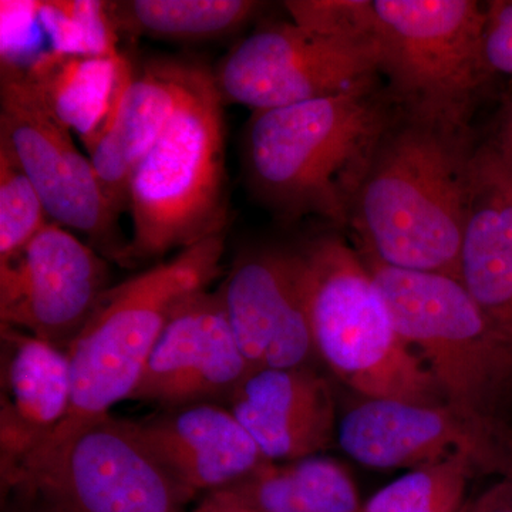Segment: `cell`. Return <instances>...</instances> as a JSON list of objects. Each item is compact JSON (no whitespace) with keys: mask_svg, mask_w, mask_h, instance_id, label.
I'll list each match as a JSON object with an SVG mask.
<instances>
[{"mask_svg":"<svg viewBox=\"0 0 512 512\" xmlns=\"http://www.w3.org/2000/svg\"><path fill=\"white\" fill-rule=\"evenodd\" d=\"M0 146L35 185L50 221L86 235L104 258L130 265L128 242L117 234V215L90 158L46 106L25 67L9 60H2L0 74Z\"/></svg>","mask_w":512,"mask_h":512,"instance_id":"ba28073f","label":"cell"},{"mask_svg":"<svg viewBox=\"0 0 512 512\" xmlns=\"http://www.w3.org/2000/svg\"><path fill=\"white\" fill-rule=\"evenodd\" d=\"M384 83L252 111L242 141L249 191L282 221L349 227L380 141L399 116Z\"/></svg>","mask_w":512,"mask_h":512,"instance_id":"6da1fadb","label":"cell"},{"mask_svg":"<svg viewBox=\"0 0 512 512\" xmlns=\"http://www.w3.org/2000/svg\"><path fill=\"white\" fill-rule=\"evenodd\" d=\"M476 148L471 130L400 111L353 202L348 228L357 251L394 268L458 278Z\"/></svg>","mask_w":512,"mask_h":512,"instance_id":"7a4b0ae2","label":"cell"},{"mask_svg":"<svg viewBox=\"0 0 512 512\" xmlns=\"http://www.w3.org/2000/svg\"><path fill=\"white\" fill-rule=\"evenodd\" d=\"M178 79L173 117L131 184L130 264L183 251L227 221L224 100L201 64L178 62Z\"/></svg>","mask_w":512,"mask_h":512,"instance_id":"277c9868","label":"cell"},{"mask_svg":"<svg viewBox=\"0 0 512 512\" xmlns=\"http://www.w3.org/2000/svg\"><path fill=\"white\" fill-rule=\"evenodd\" d=\"M49 222L35 185L0 146V262L19 255Z\"/></svg>","mask_w":512,"mask_h":512,"instance_id":"cb8c5ba5","label":"cell"},{"mask_svg":"<svg viewBox=\"0 0 512 512\" xmlns=\"http://www.w3.org/2000/svg\"><path fill=\"white\" fill-rule=\"evenodd\" d=\"M19 490L36 491L62 512H183L194 498L151 456L127 419L110 414L40 461L13 491Z\"/></svg>","mask_w":512,"mask_h":512,"instance_id":"30bf717a","label":"cell"},{"mask_svg":"<svg viewBox=\"0 0 512 512\" xmlns=\"http://www.w3.org/2000/svg\"><path fill=\"white\" fill-rule=\"evenodd\" d=\"M222 302L252 369L313 367L301 248L242 249L220 285Z\"/></svg>","mask_w":512,"mask_h":512,"instance_id":"4fadbf2b","label":"cell"},{"mask_svg":"<svg viewBox=\"0 0 512 512\" xmlns=\"http://www.w3.org/2000/svg\"><path fill=\"white\" fill-rule=\"evenodd\" d=\"M336 439L357 463L379 470H413L457 457L485 476L512 468V430L491 429L446 403L363 399L340 417Z\"/></svg>","mask_w":512,"mask_h":512,"instance_id":"7c38bea8","label":"cell"},{"mask_svg":"<svg viewBox=\"0 0 512 512\" xmlns=\"http://www.w3.org/2000/svg\"><path fill=\"white\" fill-rule=\"evenodd\" d=\"M178 97V62L148 64L143 72L134 74L96 138L110 141L137 170L173 117Z\"/></svg>","mask_w":512,"mask_h":512,"instance_id":"44dd1931","label":"cell"},{"mask_svg":"<svg viewBox=\"0 0 512 512\" xmlns=\"http://www.w3.org/2000/svg\"><path fill=\"white\" fill-rule=\"evenodd\" d=\"M380 77L372 47L320 35L293 22L259 26L214 70L224 103L252 111L338 96L379 82Z\"/></svg>","mask_w":512,"mask_h":512,"instance_id":"9c48e42d","label":"cell"},{"mask_svg":"<svg viewBox=\"0 0 512 512\" xmlns=\"http://www.w3.org/2000/svg\"><path fill=\"white\" fill-rule=\"evenodd\" d=\"M224 251L221 232L110 286L67 350L72 370L69 413L23 477L77 431L109 416L117 403L130 400L175 313L221 278Z\"/></svg>","mask_w":512,"mask_h":512,"instance_id":"3957f363","label":"cell"},{"mask_svg":"<svg viewBox=\"0 0 512 512\" xmlns=\"http://www.w3.org/2000/svg\"><path fill=\"white\" fill-rule=\"evenodd\" d=\"M183 512H256L252 510L244 501L239 500L232 491L218 490L212 493L204 494L200 503L195 505L190 511Z\"/></svg>","mask_w":512,"mask_h":512,"instance_id":"f1b7e54d","label":"cell"},{"mask_svg":"<svg viewBox=\"0 0 512 512\" xmlns=\"http://www.w3.org/2000/svg\"><path fill=\"white\" fill-rule=\"evenodd\" d=\"M487 141L512 170V97L503 107L493 136Z\"/></svg>","mask_w":512,"mask_h":512,"instance_id":"f546056e","label":"cell"},{"mask_svg":"<svg viewBox=\"0 0 512 512\" xmlns=\"http://www.w3.org/2000/svg\"><path fill=\"white\" fill-rule=\"evenodd\" d=\"M37 16L53 40V50L72 55H120L117 30L103 2L36 3Z\"/></svg>","mask_w":512,"mask_h":512,"instance_id":"603a6c76","label":"cell"},{"mask_svg":"<svg viewBox=\"0 0 512 512\" xmlns=\"http://www.w3.org/2000/svg\"><path fill=\"white\" fill-rule=\"evenodd\" d=\"M318 359L363 399L444 404L426 363L404 342L357 248L338 235L301 247Z\"/></svg>","mask_w":512,"mask_h":512,"instance_id":"5b68a950","label":"cell"},{"mask_svg":"<svg viewBox=\"0 0 512 512\" xmlns=\"http://www.w3.org/2000/svg\"><path fill=\"white\" fill-rule=\"evenodd\" d=\"M380 76L413 119L471 130L491 72L485 64V6L474 0H370Z\"/></svg>","mask_w":512,"mask_h":512,"instance_id":"52a82bcc","label":"cell"},{"mask_svg":"<svg viewBox=\"0 0 512 512\" xmlns=\"http://www.w3.org/2000/svg\"><path fill=\"white\" fill-rule=\"evenodd\" d=\"M127 423L192 497L231 487L268 461L227 404H187Z\"/></svg>","mask_w":512,"mask_h":512,"instance_id":"2e32d148","label":"cell"},{"mask_svg":"<svg viewBox=\"0 0 512 512\" xmlns=\"http://www.w3.org/2000/svg\"><path fill=\"white\" fill-rule=\"evenodd\" d=\"M262 8L252 0H124L107 3L117 32L175 43L232 35Z\"/></svg>","mask_w":512,"mask_h":512,"instance_id":"ffe728a7","label":"cell"},{"mask_svg":"<svg viewBox=\"0 0 512 512\" xmlns=\"http://www.w3.org/2000/svg\"><path fill=\"white\" fill-rule=\"evenodd\" d=\"M2 501L3 512H62L36 491H13Z\"/></svg>","mask_w":512,"mask_h":512,"instance_id":"83f0119b","label":"cell"},{"mask_svg":"<svg viewBox=\"0 0 512 512\" xmlns=\"http://www.w3.org/2000/svg\"><path fill=\"white\" fill-rule=\"evenodd\" d=\"M461 512H467V504L464 505V508H463V510H461Z\"/></svg>","mask_w":512,"mask_h":512,"instance_id":"4dcf8cb0","label":"cell"},{"mask_svg":"<svg viewBox=\"0 0 512 512\" xmlns=\"http://www.w3.org/2000/svg\"><path fill=\"white\" fill-rule=\"evenodd\" d=\"M306 512H360L352 477L336 461L318 456L288 463Z\"/></svg>","mask_w":512,"mask_h":512,"instance_id":"d4e9b609","label":"cell"},{"mask_svg":"<svg viewBox=\"0 0 512 512\" xmlns=\"http://www.w3.org/2000/svg\"><path fill=\"white\" fill-rule=\"evenodd\" d=\"M109 289L107 259L49 222L19 255L0 262V323L67 352Z\"/></svg>","mask_w":512,"mask_h":512,"instance_id":"8fae6325","label":"cell"},{"mask_svg":"<svg viewBox=\"0 0 512 512\" xmlns=\"http://www.w3.org/2000/svg\"><path fill=\"white\" fill-rule=\"evenodd\" d=\"M478 470L464 457L417 467L377 491L360 512H461Z\"/></svg>","mask_w":512,"mask_h":512,"instance_id":"7402d4cb","label":"cell"},{"mask_svg":"<svg viewBox=\"0 0 512 512\" xmlns=\"http://www.w3.org/2000/svg\"><path fill=\"white\" fill-rule=\"evenodd\" d=\"M251 370L229 325L220 289L205 291L170 320L130 400L158 410L227 404Z\"/></svg>","mask_w":512,"mask_h":512,"instance_id":"5bb4252c","label":"cell"},{"mask_svg":"<svg viewBox=\"0 0 512 512\" xmlns=\"http://www.w3.org/2000/svg\"><path fill=\"white\" fill-rule=\"evenodd\" d=\"M26 76L49 110L84 146L100 133L133 79L123 55L50 52L25 67Z\"/></svg>","mask_w":512,"mask_h":512,"instance_id":"d6986e66","label":"cell"},{"mask_svg":"<svg viewBox=\"0 0 512 512\" xmlns=\"http://www.w3.org/2000/svg\"><path fill=\"white\" fill-rule=\"evenodd\" d=\"M458 278L512 352V170L488 141L471 163Z\"/></svg>","mask_w":512,"mask_h":512,"instance_id":"ac0fdd59","label":"cell"},{"mask_svg":"<svg viewBox=\"0 0 512 512\" xmlns=\"http://www.w3.org/2000/svg\"><path fill=\"white\" fill-rule=\"evenodd\" d=\"M467 512H512V468L483 494L468 500Z\"/></svg>","mask_w":512,"mask_h":512,"instance_id":"4316f807","label":"cell"},{"mask_svg":"<svg viewBox=\"0 0 512 512\" xmlns=\"http://www.w3.org/2000/svg\"><path fill=\"white\" fill-rule=\"evenodd\" d=\"M360 255L397 332L429 367L444 402L491 429L512 430V352L463 282Z\"/></svg>","mask_w":512,"mask_h":512,"instance_id":"8992f818","label":"cell"},{"mask_svg":"<svg viewBox=\"0 0 512 512\" xmlns=\"http://www.w3.org/2000/svg\"><path fill=\"white\" fill-rule=\"evenodd\" d=\"M227 406L272 463L316 456L338 433L332 387L313 367L252 369Z\"/></svg>","mask_w":512,"mask_h":512,"instance_id":"e0dca14e","label":"cell"},{"mask_svg":"<svg viewBox=\"0 0 512 512\" xmlns=\"http://www.w3.org/2000/svg\"><path fill=\"white\" fill-rule=\"evenodd\" d=\"M72 403L69 355L23 330L0 326V480L15 490L55 436Z\"/></svg>","mask_w":512,"mask_h":512,"instance_id":"9a60e30c","label":"cell"},{"mask_svg":"<svg viewBox=\"0 0 512 512\" xmlns=\"http://www.w3.org/2000/svg\"><path fill=\"white\" fill-rule=\"evenodd\" d=\"M483 53L491 73L512 76V0L485 3Z\"/></svg>","mask_w":512,"mask_h":512,"instance_id":"484cf974","label":"cell"}]
</instances>
